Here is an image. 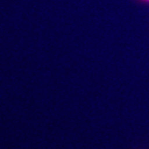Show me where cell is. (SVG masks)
Wrapping results in <instances>:
<instances>
[{"mask_svg":"<svg viewBox=\"0 0 149 149\" xmlns=\"http://www.w3.org/2000/svg\"><path fill=\"white\" fill-rule=\"evenodd\" d=\"M139 1H141L142 3H145V4H149V0H139Z\"/></svg>","mask_w":149,"mask_h":149,"instance_id":"obj_1","label":"cell"}]
</instances>
